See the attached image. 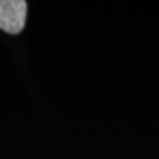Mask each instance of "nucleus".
Segmentation results:
<instances>
[{
  "mask_svg": "<svg viewBox=\"0 0 159 159\" xmlns=\"http://www.w3.org/2000/svg\"><path fill=\"white\" fill-rule=\"evenodd\" d=\"M27 4L23 0H0V29L11 34L25 26Z\"/></svg>",
  "mask_w": 159,
  "mask_h": 159,
  "instance_id": "nucleus-1",
  "label": "nucleus"
}]
</instances>
